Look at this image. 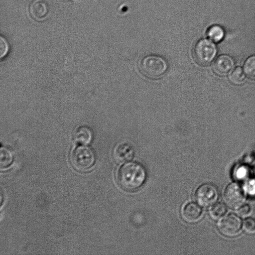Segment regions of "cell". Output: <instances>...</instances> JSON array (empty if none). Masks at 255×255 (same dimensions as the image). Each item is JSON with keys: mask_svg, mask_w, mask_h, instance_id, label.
<instances>
[{"mask_svg": "<svg viewBox=\"0 0 255 255\" xmlns=\"http://www.w3.org/2000/svg\"><path fill=\"white\" fill-rule=\"evenodd\" d=\"M146 176V170L141 164L129 162L119 168L117 172L116 179L122 189L132 192L143 185Z\"/></svg>", "mask_w": 255, "mask_h": 255, "instance_id": "1", "label": "cell"}, {"mask_svg": "<svg viewBox=\"0 0 255 255\" xmlns=\"http://www.w3.org/2000/svg\"><path fill=\"white\" fill-rule=\"evenodd\" d=\"M139 69L144 76L155 79L163 76L168 69V65L162 57L157 55H149L140 60Z\"/></svg>", "mask_w": 255, "mask_h": 255, "instance_id": "2", "label": "cell"}, {"mask_svg": "<svg viewBox=\"0 0 255 255\" xmlns=\"http://www.w3.org/2000/svg\"><path fill=\"white\" fill-rule=\"evenodd\" d=\"M217 47L210 39H202L195 45L193 50V56L199 65H206L211 63L216 55Z\"/></svg>", "mask_w": 255, "mask_h": 255, "instance_id": "3", "label": "cell"}, {"mask_svg": "<svg viewBox=\"0 0 255 255\" xmlns=\"http://www.w3.org/2000/svg\"><path fill=\"white\" fill-rule=\"evenodd\" d=\"M94 161V154L92 150L87 146H78L71 153V164L79 171L88 170L93 166Z\"/></svg>", "mask_w": 255, "mask_h": 255, "instance_id": "4", "label": "cell"}, {"mask_svg": "<svg viewBox=\"0 0 255 255\" xmlns=\"http://www.w3.org/2000/svg\"><path fill=\"white\" fill-rule=\"evenodd\" d=\"M217 187L211 183H204L199 186L194 193V199L199 205L203 207L211 206L218 198Z\"/></svg>", "mask_w": 255, "mask_h": 255, "instance_id": "5", "label": "cell"}, {"mask_svg": "<svg viewBox=\"0 0 255 255\" xmlns=\"http://www.w3.org/2000/svg\"><path fill=\"white\" fill-rule=\"evenodd\" d=\"M225 204L231 208H240L245 201V195L242 187L237 183L228 184L223 194Z\"/></svg>", "mask_w": 255, "mask_h": 255, "instance_id": "6", "label": "cell"}, {"mask_svg": "<svg viewBox=\"0 0 255 255\" xmlns=\"http://www.w3.org/2000/svg\"><path fill=\"white\" fill-rule=\"evenodd\" d=\"M241 226L242 222L240 218L236 215L230 214L219 222L218 229L222 235L232 237L240 233Z\"/></svg>", "mask_w": 255, "mask_h": 255, "instance_id": "7", "label": "cell"}, {"mask_svg": "<svg viewBox=\"0 0 255 255\" xmlns=\"http://www.w3.org/2000/svg\"><path fill=\"white\" fill-rule=\"evenodd\" d=\"M234 66L233 58L228 55L222 54L219 56L213 65L214 72L219 76L228 75Z\"/></svg>", "mask_w": 255, "mask_h": 255, "instance_id": "8", "label": "cell"}, {"mask_svg": "<svg viewBox=\"0 0 255 255\" xmlns=\"http://www.w3.org/2000/svg\"><path fill=\"white\" fill-rule=\"evenodd\" d=\"M202 215V210L200 205L193 202L186 204L181 210L183 219L189 223L198 222Z\"/></svg>", "mask_w": 255, "mask_h": 255, "instance_id": "9", "label": "cell"}, {"mask_svg": "<svg viewBox=\"0 0 255 255\" xmlns=\"http://www.w3.org/2000/svg\"><path fill=\"white\" fill-rule=\"evenodd\" d=\"M134 154L133 147L130 144L126 142L119 144L114 151V159L119 163L130 161L133 158Z\"/></svg>", "mask_w": 255, "mask_h": 255, "instance_id": "10", "label": "cell"}, {"mask_svg": "<svg viewBox=\"0 0 255 255\" xmlns=\"http://www.w3.org/2000/svg\"><path fill=\"white\" fill-rule=\"evenodd\" d=\"M30 12L34 19H43L48 13L47 5L43 0H35L30 5Z\"/></svg>", "mask_w": 255, "mask_h": 255, "instance_id": "11", "label": "cell"}, {"mask_svg": "<svg viewBox=\"0 0 255 255\" xmlns=\"http://www.w3.org/2000/svg\"><path fill=\"white\" fill-rule=\"evenodd\" d=\"M225 34L224 28L218 24L211 26L207 31V35L209 39L215 43L221 41L224 38Z\"/></svg>", "mask_w": 255, "mask_h": 255, "instance_id": "12", "label": "cell"}, {"mask_svg": "<svg viewBox=\"0 0 255 255\" xmlns=\"http://www.w3.org/2000/svg\"><path fill=\"white\" fill-rule=\"evenodd\" d=\"M74 137L76 141L79 143L86 144L91 140L92 134L89 128L86 127L79 128L76 131Z\"/></svg>", "mask_w": 255, "mask_h": 255, "instance_id": "13", "label": "cell"}, {"mask_svg": "<svg viewBox=\"0 0 255 255\" xmlns=\"http://www.w3.org/2000/svg\"><path fill=\"white\" fill-rule=\"evenodd\" d=\"M13 160V154L5 147H1L0 152V165L1 169L9 166Z\"/></svg>", "mask_w": 255, "mask_h": 255, "instance_id": "14", "label": "cell"}, {"mask_svg": "<svg viewBox=\"0 0 255 255\" xmlns=\"http://www.w3.org/2000/svg\"><path fill=\"white\" fill-rule=\"evenodd\" d=\"M227 211L224 204L219 203L214 205L210 210V215L214 220L220 219L225 215Z\"/></svg>", "mask_w": 255, "mask_h": 255, "instance_id": "15", "label": "cell"}, {"mask_svg": "<svg viewBox=\"0 0 255 255\" xmlns=\"http://www.w3.org/2000/svg\"><path fill=\"white\" fill-rule=\"evenodd\" d=\"M244 70L248 76L255 79V55L251 56L246 60Z\"/></svg>", "mask_w": 255, "mask_h": 255, "instance_id": "16", "label": "cell"}, {"mask_svg": "<svg viewBox=\"0 0 255 255\" xmlns=\"http://www.w3.org/2000/svg\"><path fill=\"white\" fill-rule=\"evenodd\" d=\"M245 78V73L240 67H237L234 69L229 76L230 81L236 85L242 84Z\"/></svg>", "mask_w": 255, "mask_h": 255, "instance_id": "17", "label": "cell"}, {"mask_svg": "<svg viewBox=\"0 0 255 255\" xmlns=\"http://www.w3.org/2000/svg\"><path fill=\"white\" fill-rule=\"evenodd\" d=\"M244 230L250 234L255 233V219L251 217L246 218L243 223Z\"/></svg>", "mask_w": 255, "mask_h": 255, "instance_id": "18", "label": "cell"}, {"mask_svg": "<svg viewBox=\"0 0 255 255\" xmlns=\"http://www.w3.org/2000/svg\"><path fill=\"white\" fill-rule=\"evenodd\" d=\"M8 46L6 40L2 37L0 38V56H4L7 52Z\"/></svg>", "mask_w": 255, "mask_h": 255, "instance_id": "19", "label": "cell"}, {"mask_svg": "<svg viewBox=\"0 0 255 255\" xmlns=\"http://www.w3.org/2000/svg\"><path fill=\"white\" fill-rule=\"evenodd\" d=\"M251 212V208L249 205H245L241 206L237 211V214L240 216L246 217Z\"/></svg>", "mask_w": 255, "mask_h": 255, "instance_id": "20", "label": "cell"}, {"mask_svg": "<svg viewBox=\"0 0 255 255\" xmlns=\"http://www.w3.org/2000/svg\"><path fill=\"white\" fill-rule=\"evenodd\" d=\"M248 174L247 168L240 167L237 169L236 175L237 178L241 180V179H244L247 177Z\"/></svg>", "mask_w": 255, "mask_h": 255, "instance_id": "21", "label": "cell"}]
</instances>
